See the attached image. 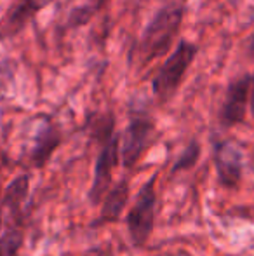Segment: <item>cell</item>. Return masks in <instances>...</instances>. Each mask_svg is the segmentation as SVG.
<instances>
[{"label": "cell", "instance_id": "5b68a950", "mask_svg": "<svg viewBox=\"0 0 254 256\" xmlns=\"http://www.w3.org/2000/svg\"><path fill=\"white\" fill-rule=\"evenodd\" d=\"M54 0H12L9 9L0 20V40L19 35L26 28V24L37 16V12Z\"/></svg>", "mask_w": 254, "mask_h": 256}, {"label": "cell", "instance_id": "9c48e42d", "mask_svg": "<svg viewBox=\"0 0 254 256\" xmlns=\"http://www.w3.org/2000/svg\"><path fill=\"white\" fill-rule=\"evenodd\" d=\"M59 131L51 120H44L38 128L37 134L33 140V148H31V158L35 164H44L51 154L58 148L59 145Z\"/></svg>", "mask_w": 254, "mask_h": 256}, {"label": "cell", "instance_id": "9a60e30c", "mask_svg": "<svg viewBox=\"0 0 254 256\" xmlns=\"http://www.w3.org/2000/svg\"><path fill=\"white\" fill-rule=\"evenodd\" d=\"M108 2H110V0H87V2L84 4V7L87 10H91L92 14H96L98 10H101Z\"/></svg>", "mask_w": 254, "mask_h": 256}, {"label": "cell", "instance_id": "8fae6325", "mask_svg": "<svg viewBox=\"0 0 254 256\" xmlns=\"http://www.w3.org/2000/svg\"><path fill=\"white\" fill-rule=\"evenodd\" d=\"M26 192H28V178L26 176H19V178L14 180L9 185V188H7L5 204L10 206V208H17V206L24 200Z\"/></svg>", "mask_w": 254, "mask_h": 256}, {"label": "cell", "instance_id": "7a4b0ae2", "mask_svg": "<svg viewBox=\"0 0 254 256\" xmlns=\"http://www.w3.org/2000/svg\"><path fill=\"white\" fill-rule=\"evenodd\" d=\"M197 54H199V48L195 44L185 38L178 42L176 49L167 56L155 77L152 78V92L155 94V98H159L160 102H169L171 98H174Z\"/></svg>", "mask_w": 254, "mask_h": 256}, {"label": "cell", "instance_id": "52a82bcc", "mask_svg": "<svg viewBox=\"0 0 254 256\" xmlns=\"http://www.w3.org/2000/svg\"><path fill=\"white\" fill-rule=\"evenodd\" d=\"M251 75H242L234 82H230L220 114L221 122L225 126H235L244 120L249 96H251Z\"/></svg>", "mask_w": 254, "mask_h": 256}, {"label": "cell", "instance_id": "7c38bea8", "mask_svg": "<svg viewBox=\"0 0 254 256\" xmlns=\"http://www.w3.org/2000/svg\"><path fill=\"white\" fill-rule=\"evenodd\" d=\"M21 230L10 228L0 237V256H17L21 246Z\"/></svg>", "mask_w": 254, "mask_h": 256}, {"label": "cell", "instance_id": "3957f363", "mask_svg": "<svg viewBox=\"0 0 254 256\" xmlns=\"http://www.w3.org/2000/svg\"><path fill=\"white\" fill-rule=\"evenodd\" d=\"M155 178H152L139 190L127 216L129 234L136 244L146 242V239L152 234L153 218H155Z\"/></svg>", "mask_w": 254, "mask_h": 256}, {"label": "cell", "instance_id": "30bf717a", "mask_svg": "<svg viewBox=\"0 0 254 256\" xmlns=\"http://www.w3.org/2000/svg\"><path fill=\"white\" fill-rule=\"evenodd\" d=\"M129 196V186L127 183H119L115 185L106 196L105 202H103V220H115L122 212L124 206L127 202Z\"/></svg>", "mask_w": 254, "mask_h": 256}, {"label": "cell", "instance_id": "8992f818", "mask_svg": "<svg viewBox=\"0 0 254 256\" xmlns=\"http://www.w3.org/2000/svg\"><path fill=\"white\" fill-rule=\"evenodd\" d=\"M119 142L120 138L115 134L103 142V146L98 154V160H96V168H94V180H92V188H91L92 200H101L103 196L108 192L110 182H112V171L120 158Z\"/></svg>", "mask_w": 254, "mask_h": 256}, {"label": "cell", "instance_id": "2e32d148", "mask_svg": "<svg viewBox=\"0 0 254 256\" xmlns=\"http://www.w3.org/2000/svg\"><path fill=\"white\" fill-rule=\"evenodd\" d=\"M253 80H251V96H249V104H251V112H253V117H254V74L251 75Z\"/></svg>", "mask_w": 254, "mask_h": 256}, {"label": "cell", "instance_id": "6da1fadb", "mask_svg": "<svg viewBox=\"0 0 254 256\" xmlns=\"http://www.w3.org/2000/svg\"><path fill=\"white\" fill-rule=\"evenodd\" d=\"M183 18V4L171 2L160 7L132 46L131 52H129V64L141 68L148 64L150 61H155L157 58L169 52L174 40L180 35Z\"/></svg>", "mask_w": 254, "mask_h": 256}, {"label": "cell", "instance_id": "5bb4252c", "mask_svg": "<svg viewBox=\"0 0 254 256\" xmlns=\"http://www.w3.org/2000/svg\"><path fill=\"white\" fill-rule=\"evenodd\" d=\"M199 154H200V146L197 142H192L190 145L185 148V152L181 154V157L178 158L176 166H174V171H178V169H188L192 168L193 164L197 162V158H199Z\"/></svg>", "mask_w": 254, "mask_h": 256}, {"label": "cell", "instance_id": "ba28073f", "mask_svg": "<svg viewBox=\"0 0 254 256\" xmlns=\"http://www.w3.org/2000/svg\"><path fill=\"white\" fill-rule=\"evenodd\" d=\"M214 160H216V169L221 182L227 186L237 185L242 171V155L237 146L228 142L218 143Z\"/></svg>", "mask_w": 254, "mask_h": 256}, {"label": "cell", "instance_id": "4fadbf2b", "mask_svg": "<svg viewBox=\"0 0 254 256\" xmlns=\"http://www.w3.org/2000/svg\"><path fill=\"white\" fill-rule=\"evenodd\" d=\"M94 14L91 10H87L84 6H78V7H73L68 14V20H66V28L71 30V28H78V26H84L87 24L89 21L92 20Z\"/></svg>", "mask_w": 254, "mask_h": 256}, {"label": "cell", "instance_id": "277c9868", "mask_svg": "<svg viewBox=\"0 0 254 256\" xmlns=\"http://www.w3.org/2000/svg\"><path fill=\"white\" fill-rule=\"evenodd\" d=\"M153 132V120L143 112L132 115L119 142L120 160L126 168H132L148 146Z\"/></svg>", "mask_w": 254, "mask_h": 256}]
</instances>
